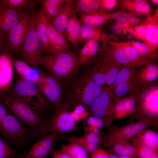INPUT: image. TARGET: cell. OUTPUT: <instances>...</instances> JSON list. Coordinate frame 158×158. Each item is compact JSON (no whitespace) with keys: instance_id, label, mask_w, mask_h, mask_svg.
Here are the masks:
<instances>
[{"instance_id":"cell-1","label":"cell","mask_w":158,"mask_h":158,"mask_svg":"<svg viewBox=\"0 0 158 158\" xmlns=\"http://www.w3.org/2000/svg\"><path fill=\"white\" fill-rule=\"evenodd\" d=\"M0 101L6 106L9 111L14 115L29 128L37 138H42L48 134L46 121L41 111L22 99L7 95L0 91Z\"/></svg>"},{"instance_id":"cell-2","label":"cell","mask_w":158,"mask_h":158,"mask_svg":"<svg viewBox=\"0 0 158 158\" xmlns=\"http://www.w3.org/2000/svg\"><path fill=\"white\" fill-rule=\"evenodd\" d=\"M38 65L47 69L63 85L70 80L81 66L77 56L71 51L42 55L38 61Z\"/></svg>"},{"instance_id":"cell-3","label":"cell","mask_w":158,"mask_h":158,"mask_svg":"<svg viewBox=\"0 0 158 158\" xmlns=\"http://www.w3.org/2000/svg\"><path fill=\"white\" fill-rule=\"evenodd\" d=\"M99 42L98 51L111 57L122 66L137 68L144 65L150 60L141 55L128 42L109 40L104 34Z\"/></svg>"},{"instance_id":"cell-4","label":"cell","mask_w":158,"mask_h":158,"mask_svg":"<svg viewBox=\"0 0 158 158\" xmlns=\"http://www.w3.org/2000/svg\"><path fill=\"white\" fill-rule=\"evenodd\" d=\"M3 120L0 134L4 140L11 144L21 158L27 153L26 148L30 142L37 138L31 130L14 115L9 111Z\"/></svg>"},{"instance_id":"cell-5","label":"cell","mask_w":158,"mask_h":158,"mask_svg":"<svg viewBox=\"0 0 158 158\" xmlns=\"http://www.w3.org/2000/svg\"><path fill=\"white\" fill-rule=\"evenodd\" d=\"M122 67L111 57L98 51L86 73L102 87L106 84L110 89Z\"/></svg>"},{"instance_id":"cell-6","label":"cell","mask_w":158,"mask_h":158,"mask_svg":"<svg viewBox=\"0 0 158 158\" xmlns=\"http://www.w3.org/2000/svg\"><path fill=\"white\" fill-rule=\"evenodd\" d=\"M102 89L85 73L72 85L68 101L72 105H80L87 110L100 94Z\"/></svg>"},{"instance_id":"cell-7","label":"cell","mask_w":158,"mask_h":158,"mask_svg":"<svg viewBox=\"0 0 158 158\" xmlns=\"http://www.w3.org/2000/svg\"><path fill=\"white\" fill-rule=\"evenodd\" d=\"M138 121L144 119H157L158 116L157 80L142 85L140 98L134 113L131 114Z\"/></svg>"},{"instance_id":"cell-8","label":"cell","mask_w":158,"mask_h":158,"mask_svg":"<svg viewBox=\"0 0 158 158\" xmlns=\"http://www.w3.org/2000/svg\"><path fill=\"white\" fill-rule=\"evenodd\" d=\"M72 105L68 100L58 107L52 116L46 121L47 133L63 134L74 131L76 129V121L71 112Z\"/></svg>"},{"instance_id":"cell-9","label":"cell","mask_w":158,"mask_h":158,"mask_svg":"<svg viewBox=\"0 0 158 158\" xmlns=\"http://www.w3.org/2000/svg\"><path fill=\"white\" fill-rule=\"evenodd\" d=\"M157 121L144 119L121 127L113 126L109 128L108 134L102 137L101 142L104 147H108L120 141L129 140L148 127L156 126Z\"/></svg>"},{"instance_id":"cell-10","label":"cell","mask_w":158,"mask_h":158,"mask_svg":"<svg viewBox=\"0 0 158 158\" xmlns=\"http://www.w3.org/2000/svg\"><path fill=\"white\" fill-rule=\"evenodd\" d=\"M10 95L23 99L41 112L47 107L46 99L38 86L20 76L17 79Z\"/></svg>"},{"instance_id":"cell-11","label":"cell","mask_w":158,"mask_h":158,"mask_svg":"<svg viewBox=\"0 0 158 158\" xmlns=\"http://www.w3.org/2000/svg\"><path fill=\"white\" fill-rule=\"evenodd\" d=\"M115 102V96L112 90L105 86L102 87L100 94L94 100L87 110L92 116L100 119L105 126L109 127L114 119Z\"/></svg>"},{"instance_id":"cell-12","label":"cell","mask_w":158,"mask_h":158,"mask_svg":"<svg viewBox=\"0 0 158 158\" xmlns=\"http://www.w3.org/2000/svg\"><path fill=\"white\" fill-rule=\"evenodd\" d=\"M32 17L28 11L22 12L18 21L6 36L7 42L4 52L10 51L16 53L20 51L28 33Z\"/></svg>"},{"instance_id":"cell-13","label":"cell","mask_w":158,"mask_h":158,"mask_svg":"<svg viewBox=\"0 0 158 158\" xmlns=\"http://www.w3.org/2000/svg\"><path fill=\"white\" fill-rule=\"evenodd\" d=\"M38 70V87L46 99L56 107L63 101V85L49 73Z\"/></svg>"},{"instance_id":"cell-14","label":"cell","mask_w":158,"mask_h":158,"mask_svg":"<svg viewBox=\"0 0 158 158\" xmlns=\"http://www.w3.org/2000/svg\"><path fill=\"white\" fill-rule=\"evenodd\" d=\"M35 15L32 20L27 35L20 50L27 63L33 67L38 66L42 55L41 43L35 27Z\"/></svg>"},{"instance_id":"cell-15","label":"cell","mask_w":158,"mask_h":158,"mask_svg":"<svg viewBox=\"0 0 158 158\" xmlns=\"http://www.w3.org/2000/svg\"><path fill=\"white\" fill-rule=\"evenodd\" d=\"M65 138L64 134L48 133L35 143L22 158H47L51 153L55 142Z\"/></svg>"},{"instance_id":"cell-16","label":"cell","mask_w":158,"mask_h":158,"mask_svg":"<svg viewBox=\"0 0 158 158\" xmlns=\"http://www.w3.org/2000/svg\"><path fill=\"white\" fill-rule=\"evenodd\" d=\"M142 86L130 95L115 101L114 119L122 118L134 113L136 105L140 98Z\"/></svg>"},{"instance_id":"cell-17","label":"cell","mask_w":158,"mask_h":158,"mask_svg":"<svg viewBox=\"0 0 158 158\" xmlns=\"http://www.w3.org/2000/svg\"><path fill=\"white\" fill-rule=\"evenodd\" d=\"M146 25V33L143 42L155 58L158 49V11L153 15H150L144 21Z\"/></svg>"},{"instance_id":"cell-18","label":"cell","mask_w":158,"mask_h":158,"mask_svg":"<svg viewBox=\"0 0 158 158\" xmlns=\"http://www.w3.org/2000/svg\"><path fill=\"white\" fill-rule=\"evenodd\" d=\"M49 53L56 54L71 51L65 36L58 31L49 22L47 23Z\"/></svg>"},{"instance_id":"cell-19","label":"cell","mask_w":158,"mask_h":158,"mask_svg":"<svg viewBox=\"0 0 158 158\" xmlns=\"http://www.w3.org/2000/svg\"><path fill=\"white\" fill-rule=\"evenodd\" d=\"M22 12L0 5V34L6 37L10 29L18 22Z\"/></svg>"},{"instance_id":"cell-20","label":"cell","mask_w":158,"mask_h":158,"mask_svg":"<svg viewBox=\"0 0 158 158\" xmlns=\"http://www.w3.org/2000/svg\"><path fill=\"white\" fill-rule=\"evenodd\" d=\"M75 1L67 0L57 16L49 23L60 33L64 35L67 21L75 10Z\"/></svg>"},{"instance_id":"cell-21","label":"cell","mask_w":158,"mask_h":158,"mask_svg":"<svg viewBox=\"0 0 158 158\" xmlns=\"http://www.w3.org/2000/svg\"><path fill=\"white\" fill-rule=\"evenodd\" d=\"M69 142H76L81 145L90 156L97 148L102 140L99 133L91 132L80 137L71 136L65 138Z\"/></svg>"},{"instance_id":"cell-22","label":"cell","mask_w":158,"mask_h":158,"mask_svg":"<svg viewBox=\"0 0 158 158\" xmlns=\"http://www.w3.org/2000/svg\"><path fill=\"white\" fill-rule=\"evenodd\" d=\"M117 17L116 13H107L106 11L101 10L97 13L82 14L79 20L80 23L87 26L98 28L102 27L109 20Z\"/></svg>"},{"instance_id":"cell-23","label":"cell","mask_w":158,"mask_h":158,"mask_svg":"<svg viewBox=\"0 0 158 158\" xmlns=\"http://www.w3.org/2000/svg\"><path fill=\"white\" fill-rule=\"evenodd\" d=\"M137 74L131 75L121 80L112 90L115 101L126 97L140 89L141 87L137 80Z\"/></svg>"},{"instance_id":"cell-24","label":"cell","mask_w":158,"mask_h":158,"mask_svg":"<svg viewBox=\"0 0 158 158\" xmlns=\"http://www.w3.org/2000/svg\"><path fill=\"white\" fill-rule=\"evenodd\" d=\"M35 29L41 43L42 51L49 54L47 22L44 12L42 8L35 14Z\"/></svg>"},{"instance_id":"cell-25","label":"cell","mask_w":158,"mask_h":158,"mask_svg":"<svg viewBox=\"0 0 158 158\" xmlns=\"http://www.w3.org/2000/svg\"><path fill=\"white\" fill-rule=\"evenodd\" d=\"M117 2L121 8L135 16L147 14L150 10L149 3L143 0H119Z\"/></svg>"},{"instance_id":"cell-26","label":"cell","mask_w":158,"mask_h":158,"mask_svg":"<svg viewBox=\"0 0 158 158\" xmlns=\"http://www.w3.org/2000/svg\"><path fill=\"white\" fill-rule=\"evenodd\" d=\"M158 65L151 60L145 64L144 66L138 70L137 80L140 85H145L152 83L157 79Z\"/></svg>"},{"instance_id":"cell-27","label":"cell","mask_w":158,"mask_h":158,"mask_svg":"<svg viewBox=\"0 0 158 158\" xmlns=\"http://www.w3.org/2000/svg\"><path fill=\"white\" fill-rule=\"evenodd\" d=\"M12 65L23 79L36 84L39 78L38 70L32 68L26 62L18 59L13 58Z\"/></svg>"},{"instance_id":"cell-28","label":"cell","mask_w":158,"mask_h":158,"mask_svg":"<svg viewBox=\"0 0 158 158\" xmlns=\"http://www.w3.org/2000/svg\"><path fill=\"white\" fill-rule=\"evenodd\" d=\"M130 140L153 151H158V134L153 131L146 129Z\"/></svg>"},{"instance_id":"cell-29","label":"cell","mask_w":158,"mask_h":158,"mask_svg":"<svg viewBox=\"0 0 158 158\" xmlns=\"http://www.w3.org/2000/svg\"><path fill=\"white\" fill-rule=\"evenodd\" d=\"M67 0H44L41 1L43 10L47 23L49 22L59 12Z\"/></svg>"},{"instance_id":"cell-30","label":"cell","mask_w":158,"mask_h":158,"mask_svg":"<svg viewBox=\"0 0 158 158\" xmlns=\"http://www.w3.org/2000/svg\"><path fill=\"white\" fill-rule=\"evenodd\" d=\"M80 32L81 42H85L91 39L95 40L99 42L104 34L101 32V27L91 28L81 23Z\"/></svg>"},{"instance_id":"cell-31","label":"cell","mask_w":158,"mask_h":158,"mask_svg":"<svg viewBox=\"0 0 158 158\" xmlns=\"http://www.w3.org/2000/svg\"><path fill=\"white\" fill-rule=\"evenodd\" d=\"M61 150L67 153L72 158H88L85 150L80 145L73 142L62 145Z\"/></svg>"},{"instance_id":"cell-32","label":"cell","mask_w":158,"mask_h":158,"mask_svg":"<svg viewBox=\"0 0 158 158\" xmlns=\"http://www.w3.org/2000/svg\"><path fill=\"white\" fill-rule=\"evenodd\" d=\"M12 64L0 68V91L6 92L10 87L13 78Z\"/></svg>"},{"instance_id":"cell-33","label":"cell","mask_w":158,"mask_h":158,"mask_svg":"<svg viewBox=\"0 0 158 158\" xmlns=\"http://www.w3.org/2000/svg\"><path fill=\"white\" fill-rule=\"evenodd\" d=\"M37 1L31 0H1V5L15 9L31 8L35 6Z\"/></svg>"},{"instance_id":"cell-34","label":"cell","mask_w":158,"mask_h":158,"mask_svg":"<svg viewBox=\"0 0 158 158\" xmlns=\"http://www.w3.org/2000/svg\"><path fill=\"white\" fill-rule=\"evenodd\" d=\"M132 142L139 158H158L157 152L153 151L135 142Z\"/></svg>"},{"instance_id":"cell-35","label":"cell","mask_w":158,"mask_h":158,"mask_svg":"<svg viewBox=\"0 0 158 158\" xmlns=\"http://www.w3.org/2000/svg\"><path fill=\"white\" fill-rule=\"evenodd\" d=\"M75 7L76 13L78 11H80L82 14L97 13L100 12L94 10L92 8L91 0L75 1Z\"/></svg>"},{"instance_id":"cell-36","label":"cell","mask_w":158,"mask_h":158,"mask_svg":"<svg viewBox=\"0 0 158 158\" xmlns=\"http://www.w3.org/2000/svg\"><path fill=\"white\" fill-rule=\"evenodd\" d=\"M13 156L21 158L20 155L4 140L0 138V158H9Z\"/></svg>"},{"instance_id":"cell-37","label":"cell","mask_w":158,"mask_h":158,"mask_svg":"<svg viewBox=\"0 0 158 158\" xmlns=\"http://www.w3.org/2000/svg\"><path fill=\"white\" fill-rule=\"evenodd\" d=\"M128 43L136 49L141 55L150 60H154L155 57L153 56L147 45L144 43L132 40Z\"/></svg>"},{"instance_id":"cell-38","label":"cell","mask_w":158,"mask_h":158,"mask_svg":"<svg viewBox=\"0 0 158 158\" xmlns=\"http://www.w3.org/2000/svg\"><path fill=\"white\" fill-rule=\"evenodd\" d=\"M80 23L79 20L77 22L73 29L65 35L75 47H77L81 42L80 29Z\"/></svg>"},{"instance_id":"cell-39","label":"cell","mask_w":158,"mask_h":158,"mask_svg":"<svg viewBox=\"0 0 158 158\" xmlns=\"http://www.w3.org/2000/svg\"><path fill=\"white\" fill-rule=\"evenodd\" d=\"M99 42L95 40L91 39L85 43L88 47L90 63L93 61L97 54L99 45Z\"/></svg>"},{"instance_id":"cell-40","label":"cell","mask_w":158,"mask_h":158,"mask_svg":"<svg viewBox=\"0 0 158 158\" xmlns=\"http://www.w3.org/2000/svg\"><path fill=\"white\" fill-rule=\"evenodd\" d=\"M78 58L80 65H86L90 63L88 47L85 43L78 53Z\"/></svg>"},{"instance_id":"cell-41","label":"cell","mask_w":158,"mask_h":158,"mask_svg":"<svg viewBox=\"0 0 158 158\" xmlns=\"http://www.w3.org/2000/svg\"><path fill=\"white\" fill-rule=\"evenodd\" d=\"M133 32L134 35L137 39L143 41L146 33V25L145 21L140 25L136 26Z\"/></svg>"},{"instance_id":"cell-42","label":"cell","mask_w":158,"mask_h":158,"mask_svg":"<svg viewBox=\"0 0 158 158\" xmlns=\"http://www.w3.org/2000/svg\"><path fill=\"white\" fill-rule=\"evenodd\" d=\"M79 20V19L76 15V13L75 11L71 15L67 21L65 36L73 29Z\"/></svg>"},{"instance_id":"cell-43","label":"cell","mask_w":158,"mask_h":158,"mask_svg":"<svg viewBox=\"0 0 158 158\" xmlns=\"http://www.w3.org/2000/svg\"><path fill=\"white\" fill-rule=\"evenodd\" d=\"M129 140H124L119 141L113 146V152L118 156H120L121 152L125 147L129 143Z\"/></svg>"},{"instance_id":"cell-44","label":"cell","mask_w":158,"mask_h":158,"mask_svg":"<svg viewBox=\"0 0 158 158\" xmlns=\"http://www.w3.org/2000/svg\"><path fill=\"white\" fill-rule=\"evenodd\" d=\"M116 0H100L101 10L106 11L114 8L117 5Z\"/></svg>"},{"instance_id":"cell-45","label":"cell","mask_w":158,"mask_h":158,"mask_svg":"<svg viewBox=\"0 0 158 158\" xmlns=\"http://www.w3.org/2000/svg\"><path fill=\"white\" fill-rule=\"evenodd\" d=\"M12 63L10 55L8 52H0V68L4 67Z\"/></svg>"},{"instance_id":"cell-46","label":"cell","mask_w":158,"mask_h":158,"mask_svg":"<svg viewBox=\"0 0 158 158\" xmlns=\"http://www.w3.org/2000/svg\"><path fill=\"white\" fill-rule=\"evenodd\" d=\"M91 158H110L109 153L103 148L98 147L90 155Z\"/></svg>"},{"instance_id":"cell-47","label":"cell","mask_w":158,"mask_h":158,"mask_svg":"<svg viewBox=\"0 0 158 158\" xmlns=\"http://www.w3.org/2000/svg\"><path fill=\"white\" fill-rule=\"evenodd\" d=\"M120 156H129L134 158L138 157L136 155L135 151L133 145L130 144L127 145L121 152Z\"/></svg>"},{"instance_id":"cell-48","label":"cell","mask_w":158,"mask_h":158,"mask_svg":"<svg viewBox=\"0 0 158 158\" xmlns=\"http://www.w3.org/2000/svg\"><path fill=\"white\" fill-rule=\"evenodd\" d=\"M51 154L52 158H72L67 153L61 150H58L54 148Z\"/></svg>"},{"instance_id":"cell-49","label":"cell","mask_w":158,"mask_h":158,"mask_svg":"<svg viewBox=\"0 0 158 158\" xmlns=\"http://www.w3.org/2000/svg\"><path fill=\"white\" fill-rule=\"evenodd\" d=\"M7 108L0 101V128L2 121L7 114Z\"/></svg>"},{"instance_id":"cell-50","label":"cell","mask_w":158,"mask_h":158,"mask_svg":"<svg viewBox=\"0 0 158 158\" xmlns=\"http://www.w3.org/2000/svg\"><path fill=\"white\" fill-rule=\"evenodd\" d=\"M6 41V37L0 34V51H3L4 52Z\"/></svg>"},{"instance_id":"cell-51","label":"cell","mask_w":158,"mask_h":158,"mask_svg":"<svg viewBox=\"0 0 158 158\" xmlns=\"http://www.w3.org/2000/svg\"><path fill=\"white\" fill-rule=\"evenodd\" d=\"M109 154L110 158H118L119 156L115 154V153L112 152H108Z\"/></svg>"},{"instance_id":"cell-52","label":"cell","mask_w":158,"mask_h":158,"mask_svg":"<svg viewBox=\"0 0 158 158\" xmlns=\"http://www.w3.org/2000/svg\"><path fill=\"white\" fill-rule=\"evenodd\" d=\"M118 158H134L133 157L129 156H119Z\"/></svg>"},{"instance_id":"cell-53","label":"cell","mask_w":158,"mask_h":158,"mask_svg":"<svg viewBox=\"0 0 158 158\" xmlns=\"http://www.w3.org/2000/svg\"><path fill=\"white\" fill-rule=\"evenodd\" d=\"M152 1L155 4H158V0H152Z\"/></svg>"},{"instance_id":"cell-54","label":"cell","mask_w":158,"mask_h":158,"mask_svg":"<svg viewBox=\"0 0 158 158\" xmlns=\"http://www.w3.org/2000/svg\"><path fill=\"white\" fill-rule=\"evenodd\" d=\"M15 156H13V157H11L9 158H15Z\"/></svg>"},{"instance_id":"cell-55","label":"cell","mask_w":158,"mask_h":158,"mask_svg":"<svg viewBox=\"0 0 158 158\" xmlns=\"http://www.w3.org/2000/svg\"><path fill=\"white\" fill-rule=\"evenodd\" d=\"M134 158H139L138 157H134Z\"/></svg>"},{"instance_id":"cell-56","label":"cell","mask_w":158,"mask_h":158,"mask_svg":"<svg viewBox=\"0 0 158 158\" xmlns=\"http://www.w3.org/2000/svg\"><path fill=\"white\" fill-rule=\"evenodd\" d=\"M1 0H0V4H1Z\"/></svg>"}]
</instances>
